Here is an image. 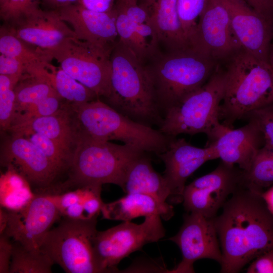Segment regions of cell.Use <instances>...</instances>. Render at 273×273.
I'll return each instance as SVG.
<instances>
[{"label": "cell", "mask_w": 273, "mask_h": 273, "mask_svg": "<svg viewBox=\"0 0 273 273\" xmlns=\"http://www.w3.org/2000/svg\"><path fill=\"white\" fill-rule=\"evenodd\" d=\"M161 218L158 215H152L145 217L139 224L123 221L105 231H98L93 250L100 272L118 271L117 266L123 259L145 245L163 238L165 230Z\"/></svg>", "instance_id": "30bf717a"}, {"label": "cell", "mask_w": 273, "mask_h": 273, "mask_svg": "<svg viewBox=\"0 0 273 273\" xmlns=\"http://www.w3.org/2000/svg\"><path fill=\"white\" fill-rule=\"evenodd\" d=\"M268 62L273 69V39L271 41V43L270 47L269 56H268Z\"/></svg>", "instance_id": "7dc6e473"}, {"label": "cell", "mask_w": 273, "mask_h": 273, "mask_svg": "<svg viewBox=\"0 0 273 273\" xmlns=\"http://www.w3.org/2000/svg\"><path fill=\"white\" fill-rule=\"evenodd\" d=\"M244 174L246 184L260 192L273 184V150L260 148Z\"/></svg>", "instance_id": "4dcf8cb0"}, {"label": "cell", "mask_w": 273, "mask_h": 273, "mask_svg": "<svg viewBox=\"0 0 273 273\" xmlns=\"http://www.w3.org/2000/svg\"><path fill=\"white\" fill-rule=\"evenodd\" d=\"M273 103V69L243 50L231 57L225 71V86L219 119L232 128L237 120Z\"/></svg>", "instance_id": "3957f363"}, {"label": "cell", "mask_w": 273, "mask_h": 273, "mask_svg": "<svg viewBox=\"0 0 273 273\" xmlns=\"http://www.w3.org/2000/svg\"><path fill=\"white\" fill-rule=\"evenodd\" d=\"M38 4L42 3L50 10H56L65 6L77 3L79 0H37Z\"/></svg>", "instance_id": "ee69618b"}, {"label": "cell", "mask_w": 273, "mask_h": 273, "mask_svg": "<svg viewBox=\"0 0 273 273\" xmlns=\"http://www.w3.org/2000/svg\"><path fill=\"white\" fill-rule=\"evenodd\" d=\"M223 1L228 8L233 31L242 50L269 63L273 24L244 0Z\"/></svg>", "instance_id": "e0dca14e"}, {"label": "cell", "mask_w": 273, "mask_h": 273, "mask_svg": "<svg viewBox=\"0 0 273 273\" xmlns=\"http://www.w3.org/2000/svg\"><path fill=\"white\" fill-rule=\"evenodd\" d=\"M159 43L169 51L190 48L178 15L177 0H143Z\"/></svg>", "instance_id": "44dd1931"}, {"label": "cell", "mask_w": 273, "mask_h": 273, "mask_svg": "<svg viewBox=\"0 0 273 273\" xmlns=\"http://www.w3.org/2000/svg\"><path fill=\"white\" fill-rule=\"evenodd\" d=\"M25 73L48 82L62 99L69 103H84L99 99L93 90L75 80L60 67H56L49 62L29 64L27 65Z\"/></svg>", "instance_id": "cb8c5ba5"}, {"label": "cell", "mask_w": 273, "mask_h": 273, "mask_svg": "<svg viewBox=\"0 0 273 273\" xmlns=\"http://www.w3.org/2000/svg\"><path fill=\"white\" fill-rule=\"evenodd\" d=\"M101 189V186L82 185L52 195L62 217L89 219L96 206Z\"/></svg>", "instance_id": "484cf974"}, {"label": "cell", "mask_w": 273, "mask_h": 273, "mask_svg": "<svg viewBox=\"0 0 273 273\" xmlns=\"http://www.w3.org/2000/svg\"><path fill=\"white\" fill-rule=\"evenodd\" d=\"M207 2V0H177L178 15L188 41Z\"/></svg>", "instance_id": "8d00e7d4"}, {"label": "cell", "mask_w": 273, "mask_h": 273, "mask_svg": "<svg viewBox=\"0 0 273 273\" xmlns=\"http://www.w3.org/2000/svg\"><path fill=\"white\" fill-rule=\"evenodd\" d=\"M253 9L273 24V0H244Z\"/></svg>", "instance_id": "b9f144b4"}, {"label": "cell", "mask_w": 273, "mask_h": 273, "mask_svg": "<svg viewBox=\"0 0 273 273\" xmlns=\"http://www.w3.org/2000/svg\"><path fill=\"white\" fill-rule=\"evenodd\" d=\"M1 162L25 177L35 194H56L62 175L42 152L25 138L12 135L3 146Z\"/></svg>", "instance_id": "7c38bea8"}, {"label": "cell", "mask_w": 273, "mask_h": 273, "mask_svg": "<svg viewBox=\"0 0 273 273\" xmlns=\"http://www.w3.org/2000/svg\"><path fill=\"white\" fill-rule=\"evenodd\" d=\"M5 1L6 0H0V5L3 4Z\"/></svg>", "instance_id": "c3c4849f"}, {"label": "cell", "mask_w": 273, "mask_h": 273, "mask_svg": "<svg viewBox=\"0 0 273 273\" xmlns=\"http://www.w3.org/2000/svg\"><path fill=\"white\" fill-rule=\"evenodd\" d=\"M224 86L225 71L217 66L204 84L165 111L158 129L172 137L204 133L209 138L221 124L219 112Z\"/></svg>", "instance_id": "52a82bcc"}, {"label": "cell", "mask_w": 273, "mask_h": 273, "mask_svg": "<svg viewBox=\"0 0 273 273\" xmlns=\"http://www.w3.org/2000/svg\"><path fill=\"white\" fill-rule=\"evenodd\" d=\"M132 1H138V0H132Z\"/></svg>", "instance_id": "681fc988"}, {"label": "cell", "mask_w": 273, "mask_h": 273, "mask_svg": "<svg viewBox=\"0 0 273 273\" xmlns=\"http://www.w3.org/2000/svg\"><path fill=\"white\" fill-rule=\"evenodd\" d=\"M111 62V93L105 102L134 121L159 128L163 116L147 67L119 39Z\"/></svg>", "instance_id": "7a4b0ae2"}, {"label": "cell", "mask_w": 273, "mask_h": 273, "mask_svg": "<svg viewBox=\"0 0 273 273\" xmlns=\"http://www.w3.org/2000/svg\"><path fill=\"white\" fill-rule=\"evenodd\" d=\"M117 0H79L85 8L99 12H110L113 10Z\"/></svg>", "instance_id": "7bdbcfd3"}, {"label": "cell", "mask_w": 273, "mask_h": 273, "mask_svg": "<svg viewBox=\"0 0 273 273\" xmlns=\"http://www.w3.org/2000/svg\"><path fill=\"white\" fill-rule=\"evenodd\" d=\"M216 61L190 48L169 51L147 67L163 115L204 84L217 66Z\"/></svg>", "instance_id": "8992f818"}, {"label": "cell", "mask_w": 273, "mask_h": 273, "mask_svg": "<svg viewBox=\"0 0 273 273\" xmlns=\"http://www.w3.org/2000/svg\"><path fill=\"white\" fill-rule=\"evenodd\" d=\"M23 130L48 137L71 155L77 139V129L67 102L52 115L28 121L9 129L11 132Z\"/></svg>", "instance_id": "7402d4cb"}, {"label": "cell", "mask_w": 273, "mask_h": 273, "mask_svg": "<svg viewBox=\"0 0 273 273\" xmlns=\"http://www.w3.org/2000/svg\"><path fill=\"white\" fill-rule=\"evenodd\" d=\"M188 42L193 50L216 61L232 57L242 49L223 0H207Z\"/></svg>", "instance_id": "4fadbf2b"}, {"label": "cell", "mask_w": 273, "mask_h": 273, "mask_svg": "<svg viewBox=\"0 0 273 273\" xmlns=\"http://www.w3.org/2000/svg\"><path fill=\"white\" fill-rule=\"evenodd\" d=\"M101 213L105 219L123 221L152 215L167 220L174 215V210L171 205L162 203L149 195L128 193L115 201L104 203Z\"/></svg>", "instance_id": "603a6c76"}, {"label": "cell", "mask_w": 273, "mask_h": 273, "mask_svg": "<svg viewBox=\"0 0 273 273\" xmlns=\"http://www.w3.org/2000/svg\"><path fill=\"white\" fill-rule=\"evenodd\" d=\"M0 34L1 54L17 59L26 65L35 62L51 61L42 50L28 47L27 43L17 37L12 30L1 27Z\"/></svg>", "instance_id": "f546056e"}, {"label": "cell", "mask_w": 273, "mask_h": 273, "mask_svg": "<svg viewBox=\"0 0 273 273\" xmlns=\"http://www.w3.org/2000/svg\"><path fill=\"white\" fill-rule=\"evenodd\" d=\"M12 133L31 141L63 174L66 173L67 175L72 155L59 145L48 137L31 130H19Z\"/></svg>", "instance_id": "1f68e13d"}, {"label": "cell", "mask_w": 273, "mask_h": 273, "mask_svg": "<svg viewBox=\"0 0 273 273\" xmlns=\"http://www.w3.org/2000/svg\"><path fill=\"white\" fill-rule=\"evenodd\" d=\"M12 31L19 38L37 49L49 51L66 40L77 38L57 10H43L39 7L24 17Z\"/></svg>", "instance_id": "ffe728a7"}, {"label": "cell", "mask_w": 273, "mask_h": 273, "mask_svg": "<svg viewBox=\"0 0 273 273\" xmlns=\"http://www.w3.org/2000/svg\"><path fill=\"white\" fill-rule=\"evenodd\" d=\"M15 92V114L24 108L57 94L51 85L44 80L25 73L16 84Z\"/></svg>", "instance_id": "f1b7e54d"}, {"label": "cell", "mask_w": 273, "mask_h": 273, "mask_svg": "<svg viewBox=\"0 0 273 273\" xmlns=\"http://www.w3.org/2000/svg\"><path fill=\"white\" fill-rule=\"evenodd\" d=\"M245 183L243 170L221 161L212 171L186 186L184 206L188 212L214 218L230 196Z\"/></svg>", "instance_id": "8fae6325"}, {"label": "cell", "mask_w": 273, "mask_h": 273, "mask_svg": "<svg viewBox=\"0 0 273 273\" xmlns=\"http://www.w3.org/2000/svg\"><path fill=\"white\" fill-rule=\"evenodd\" d=\"M26 66L17 59L0 55V74L12 77L19 81L25 72Z\"/></svg>", "instance_id": "f35d334b"}, {"label": "cell", "mask_w": 273, "mask_h": 273, "mask_svg": "<svg viewBox=\"0 0 273 273\" xmlns=\"http://www.w3.org/2000/svg\"><path fill=\"white\" fill-rule=\"evenodd\" d=\"M9 220V213L6 209L1 207L0 209V235L5 233Z\"/></svg>", "instance_id": "bcb514c9"}, {"label": "cell", "mask_w": 273, "mask_h": 273, "mask_svg": "<svg viewBox=\"0 0 273 273\" xmlns=\"http://www.w3.org/2000/svg\"><path fill=\"white\" fill-rule=\"evenodd\" d=\"M163 162V176L170 190L168 200L172 203L183 202L186 182L201 166L216 157L210 147L193 146L184 138L174 137L166 150L157 155Z\"/></svg>", "instance_id": "2e32d148"}, {"label": "cell", "mask_w": 273, "mask_h": 273, "mask_svg": "<svg viewBox=\"0 0 273 273\" xmlns=\"http://www.w3.org/2000/svg\"><path fill=\"white\" fill-rule=\"evenodd\" d=\"M115 24L119 39L141 61L152 56L139 37L131 20L125 12L115 4L114 7Z\"/></svg>", "instance_id": "d6a6232c"}, {"label": "cell", "mask_w": 273, "mask_h": 273, "mask_svg": "<svg viewBox=\"0 0 273 273\" xmlns=\"http://www.w3.org/2000/svg\"><path fill=\"white\" fill-rule=\"evenodd\" d=\"M63 100L57 94H54L24 108L15 114L10 128L36 118L55 113L63 105Z\"/></svg>", "instance_id": "e575fe53"}, {"label": "cell", "mask_w": 273, "mask_h": 273, "mask_svg": "<svg viewBox=\"0 0 273 273\" xmlns=\"http://www.w3.org/2000/svg\"><path fill=\"white\" fill-rule=\"evenodd\" d=\"M262 192L244 183L213 218L222 256L220 272H238L273 248V215Z\"/></svg>", "instance_id": "6da1fadb"}, {"label": "cell", "mask_w": 273, "mask_h": 273, "mask_svg": "<svg viewBox=\"0 0 273 273\" xmlns=\"http://www.w3.org/2000/svg\"><path fill=\"white\" fill-rule=\"evenodd\" d=\"M53 261L39 250L27 249L13 242L9 273H51Z\"/></svg>", "instance_id": "83f0119b"}, {"label": "cell", "mask_w": 273, "mask_h": 273, "mask_svg": "<svg viewBox=\"0 0 273 273\" xmlns=\"http://www.w3.org/2000/svg\"><path fill=\"white\" fill-rule=\"evenodd\" d=\"M124 193L149 195L162 203H167L171 192L164 177L153 168L146 154L135 160L130 166L122 189Z\"/></svg>", "instance_id": "d4e9b609"}, {"label": "cell", "mask_w": 273, "mask_h": 273, "mask_svg": "<svg viewBox=\"0 0 273 273\" xmlns=\"http://www.w3.org/2000/svg\"><path fill=\"white\" fill-rule=\"evenodd\" d=\"M13 243L5 234L0 235V273H9Z\"/></svg>", "instance_id": "60d3db41"}, {"label": "cell", "mask_w": 273, "mask_h": 273, "mask_svg": "<svg viewBox=\"0 0 273 273\" xmlns=\"http://www.w3.org/2000/svg\"><path fill=\"white\" fill-rule=\"evenodd\" d=\"M112 50L74 37L43 51L69 75L106 100L111 93Z\"/></svg>", "instance_id": "9c48e42d"}, {"label": "cell", "mask_w": 273, "mask_h": 273, "mask_svg": "<svg viewBox=\"0 0 273 273\" xmlns=\"http://www.w3.org/2000/svg\"><path fill=\"white\" fill-rule=\"evenodd\" d=\"M208 139L206 146L211 148L216 158L247 171L258 151L263 146L261 134L251 122L233 129L221 124Z\"/></svg>", "instance_id": "ac0fdd59"}, {"label": "cell", "mask_w": 273, "mask_h": 273, "mask_svg": "<svg viewBox=\"0 0 273 273\" xmlns=\"http://www.w3.org/2000/svg\"><path fill=\"white\" fill-rule=\"evenodd\" d=\"M19 81L12 77L0 74V125L9 130L16 112L15 87Z\"/></svg>", "instance_id": "836d02e7"}, {"label": "cell", "mask_w": 273, "mask_h": 273, "mask_svg": "<svg viewBox=\"0 0 273 273\" xmlns=\"http://www.w3.org/2000/svg\"><path fill=\"white\" fill-rule=\"evenodd\" d=\"M146 152L126 144L118 145L78 133L66 180L62 191L79 186L105 184L122 189L132 163Z\"/></svg>", "instance_id": "277c9868"}, {"label": "cell", "mask_w": 273, "mask_h": 273, "mask_svg": "<svg viewBox=\"0 0 273 273\" xmlns=\"http://www.w3.org/2000/svg\"><path fill=\"white\" fill-rule=\"evenodd\" d=\"M4 234L24 247L39 250L45 236L61 217L53 195L35 194L31 201L17 211H10Z\"/></svg>", "instance_id": "9a60e30c"}, {"label": "cell", "mask_w": 273, "mask_h": 273, "mask_svg": "<svg viewBox=\"0 0 273 273\" xmlns=\"http://www.w3.org/2000/svg\"><path fill=\"white\" fill-rule=\"evenodd\" d=\"M35 196L30 183L15 170L6 168L0 177V204L8 211H17Z\"/></svg>", "instance_id": "4316f807"}, {"label": "cell", "mask_w": 273, "mask_h": 273, "mask_svg": "<svg viewBox=\"0 0 273 273\" xmlns=\"http://www.w3.org/2000/svg\"><path fill=\"white\" fill-rule=\"evenodd\" d=\"M169 240L178 246L182 254L180 262L169 272H194V262L202 259L221 263L222 253L213 218L188 212L178 233Z\"/></svg>", "instance_id": "5bb4252c"}, {"label": "cell", "mask_w": 273, "mask_h": 273, "mask_svg": "<svg viewBox=\"0 0 273 273\" xmlns=\"http://www.w3.org/2000/svg\"><path fill=\"white\" fill-rule=\"evenodd\" d=\"M69 105L78 133L95 139L118 140L158 155L174 138L132 120L99 99Z\"/></svg>", "instance_id": "5b68a950"}, {"label": "cell", "mask_w": 273, "mask_h": 273, "mask_svg": "<svg viewBox=\"0 0 273 273\" xmlns=\"http://www.w3.org/2000/svg\"><path fill=\"white\" fill-rule=\"evenodd\" d=\"M38 7L37 0H6L0 5L1 18L16 24Z\"/></svg>", "instance_id": "74e56055"}, {"label": "cell", "mask_w": 273, "mask_h": 273, "mask_svg": "<svg viewBox=\"0 0 273 273\" xmlns=\"http://www.w3.org/2000/svg\"><path fill=\"white\" fill-rule=\"evenodd\" d=\"M247 273H273V248L253 259Z\"/></svg>", "instance_id": "ab89813d"}, {"label": "cell", "mask_w": 273, "mask_h": 273, "mask_svg": "<svg viewBox=\"0 0 273 273\" xmlns=\"http://www.w3.org/2000/svg\"><path fill=\"white\" fill-rule=\"evenodd\" d=\"M56 10L79 40L109 50L119 40L116 41L119 37L113 9L110 12H96L77 3Z\"/></svg>", "instance_id": "d6986e66"}, {"label": "cell", "mask_w": 273, "mask_h": 273, "mask_svg": "<svg viewBox=\"0 0 273 273\" xmlns=\"http://www.w3.org/2000/svg\"><path fill=\"white\" fill-rule=\"evenodd\" d=\"M243 119L256 125L261 134L263 147L273 150V103L248 113Z\"/></svg>", "instance_id": "d590c367"}, {"label": "cell", "mask_w": 273, "mask_h": 273, "mask_svg": "<svg viewBox=\"0 0 273 273\" xmlns=\"http://www.w3.org/2000/svg\"><path fill=\"white\" fill-rule=\"evenodd\" d=\"M261 196L269 210L273 215V186L265 191H263L261 193Z\"/></svg>", "instance_id": "f6af8a7d"}, {"label": "cell", "mask_w": 273, "mask_h": 273, "mask_svg": "<svg viewBox=\"0 0 273 273\" xmlns=\"http://www.w3.org/2000/svg\"><path fill=\"white\" fill-rule=\"evenodd\" d=\"M97 217L75 220L63 218L45 236L40 250L67 273H100L93 242Z\"/></svg>", "instance_id": "ba28073f"}]
</instances>
